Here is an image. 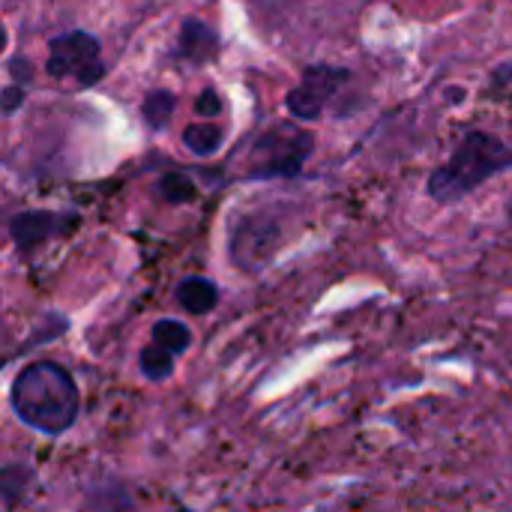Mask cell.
Instances as JSON below:
<instances>
[{
    "label": "cell",
    "mask_w": 512,
    "mask_h": 512,
    "mask_svg": "<svg viewBox=\"0 0 512 512\" xmlns=\"http://www.w3.org/2000/svg\"><path fill=\"white\" fill-rule=\"evenodd\" d=\"M9 402L18 420L42 435H60L78 417V390L72 375L48 360L30 363L18 372Z\"/></svg>",
    "instance_id": "cell-1"
},
{
    "label": "cell",
    "mask_w": 512,
    "mask_h": 512,
    "mask_svg": "<svg viewBox=\"0 0 512 512\" xmlns=\"http://www.w3.org/2000/svg\"><path fill=\"white\" fill-rule=\"evenodd\" d=\"M512 165V150L498 141L489 132H471L456 153L447 159V165H441L432 180H429V192L435 201H459L462 195H468L471 189H477L483 180H489L498 171H507Z\"/></svg>",
    "instance_id": "cell-2"
},
{
    "label": "cell",
    "mask_w": 512,
    "mask_h": 512,
    "mask_svg": "<svg viewBox=\"0 0 512 512\" xmlns=\"http://www.w3.org/2000/svg\"><path fill=\"white\" fill-rule=\"evenodd\" d=\"M309 153H312L309 132L297 126H276L267 135H261L252 147V177L297 174Z\"/></svg>",
    "instance_id": "cell-3"
},
{
    "label": "cell",
    "mask_w": 512,
    "mask_h": 512,
    "mask_svg": "<svg viewBox=\"0 0 512 512\" xmlns=\"http://www.w3.org/2000/svg\"><path fill=\"white\" fill-rule=\"evenodd\" d=\"M48 75L72 78L81 87H90L102 78L99 42L90 33H66L51 42L48 54Z\"/></svg>",
    "instance_id": "cell-4"
},
{
    "label": "cell",
    "mask_w": 512,
    "mask_h": 512,
    "mask_svg": "<svg viewBox=\"0 0 512 512\" xmlns=\"http://www.w3.org/2000/svg\"><path fill=\"white\" fill-rule=\"evenodd\" d=\"M348 81V72L345 69H333V66H312L306 69L300 87H294L288 93V111L300 120H315L327 99L339 90V84Z\"/></svg>",
    "instance_id": "cell-5"
},
{
    "label": "cell",
    "mask_w": 512,
    "mask_h": 512,
    "mask_svg": "<svg viewBox=\"0 0 512 512\" xmlns=\"http://www.w3.org/2000/svg\"><path fill=\"white\" fill-rule=\"evenodd\" d=\"M69 228H75V219L69 216H57V213H45V210H33V213H21L12 219V237L21 249H30L54 234H66Z\"/></svg>",
    "instance_id": "cell-6"
},
{
    "label": "cell",
    "mask_w": 512,
    "mask_h": 512,
    "mask_svg": "<svg viewBox=\"0 0 512 512\" xmlns=\"http://www.w3.org/2000/svg\"><path fill=\"white\" fill-rule=\"evenodd\" d=\"M216 45H219V39L204 21L192 18V21L183 24V33H180V54L183 57H189L195 63H204V60H210L216 54Z\"/></svg>",
    "instance_id": "cell-7"
},
{
    "label": "cell",
    "mask_w": 512,
    "mask_h": 512,
    "mask_svg": "<svg viewBox=\"0 0 512 512\" xmlns=\"http://www.w3.org/2000/svg\"><path fill=\"white\" fill-rule=\"evenodd\" d=\"M177 300H180V306H183L186 312H192V315H207V312L216 306L219 291H216V285L207 282V279H186V282H180V288H177Z\"/></svg>",
    "instance_id": "cell-8"
},
{
    "label": "cell",
    "mask_w": 512,
    "mask_h": 512,
    "mask_svg": "<svg viewBox=\"0 0 512 512\" xmlns=\"http://www.w3.org/2000/svg\"><path fill=\"white\" fill-rule=\"evenodd\" d=\"M189 342H192V333H189L186 324H180L174 318L156 321V327H153V345L165 348L168 354H183L189 348Z\"/></svg>",
    "instance_id": "cell-9"
},
{
    "label": "cell",
    "mask_w": 512,
    "mask_h": 512,
    "mask_svg": "<svg viewBox=\"0 0 512 512\" xmlns=\"http://www.w3.org/2000/svg\"><path fill=\"white\" fill-rule=\"evenodd\" d=\"M183 141H186V147H189L192 153H198V156H210V153H216V150H219V144H222V132H219L213 123H192V126L183 132Z\"/></svg>",
    "instance_id": "cell-10"
},
{
    "label": "cell",
    "mask_w": 512,
    "mask_h": 512,
    "mask_svg": "<svg viewBox=\"0 0 512 512\" xmlns=\"http://www.w3.org/2000/svg\"><path fill=\"white\" fill-rule=\"evenodd\" d=\"M174 369V354H168L165 348L159 345H147L141 351V372L150 378V381H165Z\"/></svg>",
    "instance_id": "cell-11"
},
{
    "label": "cell",
    "mask_w": 512,
    "mask_h": 512,
    "mask_svg": "<svg viewBox=\"0 0 512 512\" xmlns=\"http://www.w3.org/2000/svg\"><path fill=\"white\" fill-rule=\"evenodd\" d=\"M144 120L153 126V129H159V126H165L168 120H171V111H174V96L171 93H165V90H153L147 99H144Z\"/></svg>",
    "instance_id": "cell-12"
},
{
    "label": "cell",
    "mask_w": 512,
    "mask_h": 512,
    "mask_svg": "<svg viewBox=\"0 0 512 512\" xmlns=\"http://www.w3.org/2000/svg\"><path fill=\"white\" fill-rule=\"evenodd\" d=\"M162 195H165L171 204H186V201L195 198V186H192V180L183 177V174H168V177L162 180Z\"/></svg>",
    "instance_id": "cell-13"
},
{
    "label": "cell",
    "mask_w": 512,
    "mask_h": 512,
    "mask_svg": "<svg viewBox=\"0 0 512 512\" xmlns=\"http://www.w3.org/2000/svg\"><path fill=\"white\" fill-rule=\"evenodd\" d=\"M195 111H198L201 117H216V114L222 111V99L216 96V90H204V93L198 96V102H195Z\"/></svg>",
    "instance_id": "cell-14"
},
{
    "label": "cell",
    "mask_w": 512,
    "mask_h": 512,
    "mask_svg": "<svg viewBox=\"0 0 512 512\" xmlns=\"http://www.w3.org/2000/svg\"><path fill=\"white\" fill-rule=\"evenodd\" d=\"M21 102H24V90H21V87H6V90H0V111L12 114Z\"/></svg>",
    "instance_id": "cell-15"
},
{
    "label": "cell",
    "mask_w": 512,
    "mask_h": 512,
    "mask_svg": "<svg viewBox=\"0 0 512 512\" xmlns=\"http://www.w3.org/2000/svg\"><path fill=\"white\" fill-rule=\"evenodd\" d=\"M12 75L15 78H30V63L27 60H15L12 63Z\"/></svg>",
    "instance_id": "cell-16"
},
{
    "label": "cell",
    "mask_w": 512,
    "mask_h": 512,
    "mask_svg": "<svg viewBox=\"0 0 512 512\" xmlns=\"http://www.w3.org/2000/svg\"><path fill=\"white\" fill-rule=\"evenodd\" d=\"M6 48V33H3V27H0V51Z\"/></svg>",
    "instance_id": "cell-17"
}]
</instances>
